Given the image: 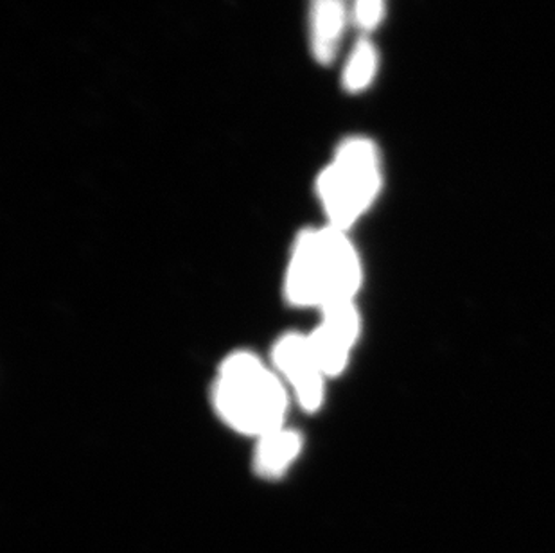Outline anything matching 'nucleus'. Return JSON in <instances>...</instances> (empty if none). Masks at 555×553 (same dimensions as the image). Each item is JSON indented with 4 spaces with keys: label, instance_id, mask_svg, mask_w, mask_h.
<instances>
[{
    "label": "nucleus",
    "instance_id": "obj_1",
    "mask_svg": "<svg viewBox=\"0 0 555 553\" xmlns=\"http://www.w3.org/2000/svg\"><path fill=\"white\" fill-rule=\"evenodd\" d=\"M362 282V259L346 230L324 223L295 237L283 279L289 306L320 313L357 303Z\"/></svg>",
    "mask_w": 555,
    "mask_h": 553
},
{
    "label": "nucleus",
    "instance_id": "obj_2",
    "mask_svg": "<svg viewBox=\"0 0 555 553\" xmlns=\"http://www.w3.org/2000/svg\"><path fill=\"white\" fill-rule=\"evenodd\" d=\"M292 399L272 363L245 349L220 361L210 387V402L221 423L254 440L288 424Z\"/></svg>",
    "mask_w": 555,
    "mask_h": 553
},
{
    "label": "nucleus",
    "instance_id": "obj_3",
    "mask_svg": "<svg viewBox=\"0 0 555 553\" xmlns=\"http://www.w3.org/2000/svg\"><path fill=\"white\" fill-rule=\"evenodd\" d=\"M382 189V160L376 144L352 137L341 142L330 166L317 178V196L325 223L349 230L374 204Z\"/></svg>",
    "mask_w": 555,
    "mask_h": 553
},
{
    "label": "nucleus",
    "instance_id": "obj_4",
    "mask_svg": "<svg viewBox=\"0 0 555 553\" xmlns=\"http://www.w3.org/2000/svg\"><path fill=\"white\" fill-rule=\"evenodd\" d=\"M273 369L284 385L288 387L294 401L305 412H319L325 399V376L313 347L309 344L308 333H284L275 339L272 347Z\"/></svg>",
    "mask_w": 555,
    "mask_h": 553
},
{
    "label": "nucleus",
    "instance_id": "obj_5",
    "mask_svg": "<svg viewBox=\"0 0 555 553\" xmlns=\"http://www.w3.org/2000/svg\"><path fill=\"white\" fill-rule=\"evenodd\" d=\"M362 333V319L357 303L340 304L319 313V324L309 331V344L324 369L325 376L333 380L344 374Z\"/></svg>",
    "mask_w": 555,
    "mask_h": 553
},
{
    "label": "nucleus",
    "instance_id": "obj_6",
    "mask_svg": "<svg viewBox=\"0 0 555 553\" xmlns=\"http://www.w3.org/2000/svg\"><path fill=\"white\" fill-rule=\"evenodd\" d=\"M305 451V437L297 429L284 424L270 434L256 439L251 465L257 476L262 480H279L283 478L292 465L297 464Z\"/></svg>",
    "mask_w": 555,
    "mask_h": 553
},
{
    "label": "nucleus",
    "instance_id": "obj_7",
    "mask_svg": "<svg viewBox=\"0 0 555 553\" xmlns=\"http://www.w3.org/2000/svg\"><path fill=\"white\" fill-rule=\"evenodd\" d=\"M346 0H311L309 38L320 63H331L340 48L346 27Z\"/></svg>",
    "mask_w": 555,
    "mask_h": 553
},
{
    "label": "nucleus",
    "instance_id": "obj_8",
    "mask_svg": "<svg viewBox=\"0 0 555 553\" xmlns=\"http://www.w3.org/2000/svg\"><path fill=\"white\" fill-rule=\"evenodd\" d=\"M377 53L376 48L369 40H360L352 49L346 73H344V85L349 92H362L372 83L376 76Z\"/></svg>",
    "mask_w": 555,
    "mask_h": 553
},
{
    "label": "nucleus",
    "instance_id": "obj_9",
    "mask_svg": "<svg viewBox=\"0 0 555 553\" xmlns=\"http://www.w3.org/2000/svg\"><path fill=\"white\" fill-rule=\"evenodd\" d=\"M385 15V0H354L352 21L362 31H374Z\"/></svg>",
    "mask_w": 555,
    "mask_h": 553
}]
</instances>
